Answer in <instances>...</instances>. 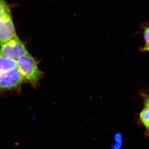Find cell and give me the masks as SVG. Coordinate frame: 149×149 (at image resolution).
<instances>
[{
	"instance_id": "obj_1",
	"label": "cell",
	"mask_w": 149,
	"mask_h": 149,
	"mask_svg": "<svg viewBox=\"0 0 149 149\" xmlns=\"http://www.w3.org/2000/svg\"><path fill=\"white\" fill-rule=\"evenodd\" d=\"M17 68L23 77L25 82L29 83L36 88L40 84V80L44 77V72L40 70L35 59L30 54L16 60Z\"/></svg>"
},
{
	"instance_id": "obj_2",
	"label": "cell",
	"mask_w": 149,
	"mask_h": 149,
	"mask_svg": "<svg viewBox=\"0 0 149 149\" xmlns=\"http://www.w3.org/2000/svg\"><path fill=\"white\" fill-rule=\"evenodd\" d=\"M17 36L10 7L6 0H0V44Z\"/></svg>"
},
{
	"instance_id": "obj_3",
	"label": "cell",
	"mask_w": 149,
	"mask_h": 149,
	"mask_svg": "<svg viewBox=\"0 0 149 149\" xmlns=\"http://www.w3.org/2000/svg\"><path fill=\"white\" fill-rule=\"evenodd\" d=\"M0 45V56L16 61L29 53L24 43L17 36Z\"/></svg>"
},
{
	"instance_id": "obj_4",
	"label": "cell",
	"mask_w": 149,
	"mask_h": 149,
	"mask_svg": "<svg viewBox=\"0 0 149 149\" xmlns=\"http://www.w3.org/2000/svg\"><path fill=\"white\" fill-rule=\"evenodd\" d=\"M25 83L18 68L0 74V95L7 91L19 89Z\"/></svg>"
},
{
	"instance_id": "obj_5",
	"label": "cell",
	"mask_w": 149,
	"mask_h": 149,
	"mask_svg": "<svg viewBox=\"0 0 149 149\" xmlns=\"http://www.w3.org/2000/svg\"><path fill=\"white\" fill-rule=\"evenodd\" d=\"M17 68L16 60L0 56V74L8 72Z\"/></svg>"
},
{
	"instance_id": "obj_6",
	"label": "cell",
	"mask_w": 149,
	"mask_h": 149,
	"mask_svg": "<svg viewBox=\"0 0 149 149\" xmlns=\"http://www.w3.org/2000/svg\"><path fill=\"white\" fill-rule=\"evenodd\" d=\"M139 119L147 131L149 132V108L145 107L141 111L139 114Z\"/></svg>"
},
{
	"instance_id": "obj_7",
	"label": "cell",
	"mask_w": 149,
	"mask_h": 149,
	"mask_svg": "<svg viewBox=\"0 0 149 149\" xmlns=\"http://www.w3.org/2000/svg\"><path fill=\"white\" fill-rule=\"evenodd\" d=\"M115 144L113 145V149H120L122 146L123 141L122 135L121 133H116L114 136Z\"/></svg>"
},
{
	"instance_id": "obj_8",
	"label": "cell",
	"mask_w": 149,
	"mask_h": 149,
	"mask_svg": "<svg viewBox=\"0 0 149 149\" xmlns=\"http://www.w3.org/2000/svg\"><path fill=\"white\" fill-rule=\"evenodd\" d=\"M141 95L143 99V102L145 107L149 108V94L144 93H141Z\"/></svg>"
},
{
	"instance_id": "obj_9",
	"label": "cell",
	"mask_w": 149,
	"mask_h": 149,
	"mask_svg": "<svg viewBox=\"0 0 149 149\" xmlns=\"http://www.w3.org/2000/svg\"><path fill=\"white\" fill-rule=\"evenodd\" d=\"M144 37L146 44H149V27L145 29L144 32Z\"/></svg>"
},
{
	"instance_id": "obj_10",
	"label": "cell",
	"mask_w": 149,
	"mask_h": 149,
	"mask_svg": "<svg viewBox=\"0 0 149 149\" xmlns=\"http://www.w3.org/2000/svg\"><path fill=\"white\" fill-rule=\"evenodd\" d=\"M142 52H149V44H146L141 49Z\"/></svg>"
}]
</instances>
